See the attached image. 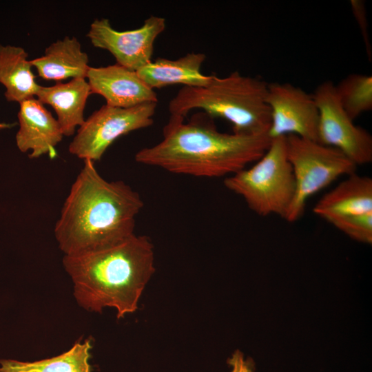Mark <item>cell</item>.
Masks as SVG:
<instances>
[{
    "label": "cell",
    "mask_w": 372,
    "mask_h": 372,
    "mask_svg": "<svg viewBox=\"0 0 372 372\" xmlns=\"http://www.w3.org/2000/svg\"><path fill=\"white\" fill-rule=\"evenodd\" d=\"M286 143L296 189L284 219L293 223L303 215L309 198L341 176L354 173L357 165L340 150L318 141L289 135Z\"/></svg>",
    "instance_id": "obj_6"
},
{
    "label": "cell",
    "mask_w": 372,
    "mask_h": 372,
    "mask_svg": "<svg viewBox=\"0 0 372 372\" xmlns=\"http://www.w3.org/2000/svg\"><path fill=\"white\" fill-rule=\"evenodd\" d=\"M165 28V19L158 16L146 19L137 29L125 31L115 30L108 19L101 18L90 24L87 37L95 48L110 52L116 63L136 72L152 61L154 42Z\"/></svg>",
    "instance_id": "obj_9"
},
{
    "label": "cell",
    "mask_w": 372,
    "mask_h": 372,
    "mask_svg": "<svg viewBox=\"0 0 372 372\" xmlns=\"http://www.w3.org/2000/svg\"><path fill=\"white\" fill-rule=\"evenodd\" d=\"M224 185L240 196L256 214H274L284 218L296 189L287 158L286 136L272 138L268 149L251 167L229 176Z\"/></svg>",
    "instance_id": "obj_5"
},
{
    "label": "cell",
    "mask_w": 372,
    "mask_h": 372,
    "mask_svg": "<svg viewBox=\"0 0 372 372\" xmlns=\"http://www.w3.org/2000/svg\"><path fill=\"white\" fill-rule=\"evenodd\" d=\"M228 363L233 366L231 372H253L254 363L251 358L244 360L243 354L237 350L228 360Z\"/></svg>",
    "instance_id": "obj_22"
},
{
    "label": "cell",
    "mask_w": 372,
    "mask_h": 372,
    "mask_svg": "<svg viewBox=\"0 0 372 372\" xmlns=\"http://www.w3.org/2000/svg\"><path fill=\"white\" fill-rule=\"evenodd\" d=\"M267 87L264 80L238 71L224 77L214 75L205 86L180 88L169 102L168 110L170 116L185 118L192 110L200 109L213 118L229 122L233 133L267 134L271 124Z\"/></svg>",
    "instance_id": "obj_4"
},
{
    "label": "cell",
    "mask_w": 372,
    "mask_h": 372,
    "mask_svg": "<svg viewBox=\"0 0 372 372\" xmlns=\"http://www.w3.org/2000/svg\"><path fill=\"white\" fill-rule=\"evenodd\" d=\"M327 221L355 240L372 242V211L334 217Z\"/></svg>",
    "instance_id": "obj_20"
},
{
    "label": "cell",
    "mask_w": 372,
    "mask_h": 372,
    "mask_svg": "<svg viewBox=\"0 0 372 372\" xmlns=\"http://www.w3.org/2000/svg\"><path fill=\"white\" fill-rule=\"evenodd\" d=\"M335 86L342 108L353 121L372 110L371 75L351 74Z\"/></svg>",
    "instance_id": "obj_19"
},
{
    "label": "cell",
    "mask_w": 372,
    "mask_h": 372,
    "mask_svg": "<svg viewBox=\"0 0 372 372\" xmlns=\"http://www.w3.org/2000/svg\"><path fill=\"white\" fill-rule=\"evenodd\" d=\"M28 54L19 46L0 45V83L6 87L8 102H21L34 98L40 87L32 72Z\"/></svg>",
    "instance_id": "obj_17"
},
{
    "label": "cell",
    "mask_w": 372,
    "mask_h": 372,
    "mask_svg": "<svg viewBox=\"0 0 372 372\" xmlns=\"http://www.w3.org/2000/svg\"><path fill=\"white\" fill-rule=\"evenodd\" d=\"M267 103L271 139L296 135L317 141L319 112L312 94L289 83L273 82L268 83Z\"/></svg>",
    "instance_id": "obj_10"
},
{
    "label": "cell",
    "mask_w": 372,
    "mask_h": 372,
    "mask_svg": "<svg viewBox=\"0 0 372 372\" xmlns=\"http://www.w3.org/2000/svg\"><path fill=\"white\" fill-rule=\"evenodd\" d=\"M158 144L136 152L137 163L196 177L232 175L257 161L268 149L267 134L242 135L219 132L205 112L188 122L170 116Z\"/></svg>",
    "instance_id": "obj_2"
},
{
    "label": "cell",
    "mask_w": 372,
    "mask_h": 372,
    "mask_svg": "<svg viewBox=\"0 0 372 372\" xmlns=\"http://www.w3.org/2000/svg\"><path fill=\"white\" fill-rule=\"evenodd\" d=\"M86 79L91 93L102 96L106 105L128 108L146 103H158V96L138 75L118 63L90 67Z\"/></svg>",
    "instance_id": "obj_11"
},
{
    "label": "cell",
    "mask_w": 372,
    "mask_h": 372,
    "mask_svg": "<svg viewBox=\"0 0 372 372\" xmlns=\"http://www.w3.org/2000/svg\"><path fill=\"white\" fill-rule=\"evenodd\" d=\"M157 103H146L128 108L104 105L94 112L76 130L69 152L93 162L101 158L120 136L151 126Z\"/></svg>",
    "instance_id": "obj_7"
},
{
    "label": "cell",
    "mask_w": 372,
    "mask_h": 372,
    "mask_svg": "<svg viewBox=\"0 0 372 372\" xmlns=\"http://www.w3.org/2000/svg\"><path fill=\"white\" fill-rule=\"evenodd\" d=\"M205 59V54L201 52H189L175 60L158 57L136 72L153 90L174 84L203 87L207 85L214 76L205 75L200 72Z\"/></svg>",
    "instance_id": "obj_14"
},
{
    "label": "cell",
    "mask_w": 372,
    "mask_h": 372,
    "mask_svg": "<svg viewBox=\"0 0 372 372\" xmlns=\"http://www.w3.org/2000/svg\"><path fill=\"white\" fill-rule=\"evenodd\" d=\"M10 126H12V125H10V124H6V123H0V130L4 129V128H8V127H10Z\"/></svg>",
    "instance_id": "obj_23"
},
{
    "label": "cell",
    "mask_w": 372,
    "mask_h": 372,
    "mask_svg": "<svg viewBox=\"0 0 372 372\" xmlns=\"http://www.w3.org/2000/svg\"><path fill=\"white\" fill-rule=\"evenodd\" d=\"M143 207L136 191L123 180H105L94 162L85 160L54 227L59 247L75 256L117 245L134 234Z\"/></svg>",
    "instance_id": "obj_1"
},
{
    "label": "cell",
    "mask_w": 372,
    "mask_h": 372,
    "mask_svg": "<svg viewBox=\"0 0 372 372\" xmlns=\"http://www.w3.org/2000/svg\"><path fill=\"white\" fill-rule=\"evenodd\" d=\"M19 105V128L16 134L18 149L23 153L31 152L30 158L45 154L54 158L55 147L64 136L56 118L35 97Z\"/></svg>",
    "instance_id": "obj_12"
},
{
    "label": "cell",
    "mask_w": 372,
    "mask_h": 372,
    "mask_svg": "<svg viewBox=\"0 0 372 372\" xmlns=\"http://www.w3.org/2000/svg\"><path fill=\"white\" fill-rule=\"evenodd\" d=\"M331 81L320 83L312 94L318 112L317 141L334 147L357 166L372 161V136L354 124L342 108Z\"/></svg>",
    "instance_id": "obj_8"
},
{
    "label": "cell",
    "mask_w": 372,
    "mask_h": 372,
    "mask_svg": "<svg viewBox=\"0 0 372 372\" xmlns=\"http://www.w3.org/2000/svg\"><path fill=\"white\" fill-rule=\"evenodd\" d=\"M351 6L353 15L360 28L368 57L371 59V46L367 29V21L364 3L360 0H351Z\"/></svg>",
    "instance_id": "obj_21"
},
{
    "label": "cell",
    "mask_w": 372,
    "mask_h": 372,
    "mask_svg": "<svg viewBox=\"0 0 372 372\" xmlns=\"http://www.w3.org/2000/svg\"><path fill=\"white\" fill-rule=\"evenodd\" d=\"M315 214L329 218L372 211V179L355 172L325 194L313 207Z\"/></svg>",
    "instance_id": "obj_16"
},
{
    "label": "cell",
    "mask_w": 372,
    "mask_h": 372,
    "mask_svg": "<svg viewBox=\"0 0 372 372\" xmlns=\"http://www.w3.org/2000/svg\"><path fill=\"white\" fill-rule=\"evenodd\" d=\"M91 340L77 341L68 351L35 362L0 360V372H91Z\"/></svg>",
    "instance_id": "obj_18"
},
{
    "label": "cell",
    "mask_w": 372,
    "mask_h": 372,
    "mask_svg": "<svg viewBox=\"0 0 372 372\" xmlns=\"http://www.w3.org/2000/svg\"><path fill=\"white\" fill-rule=\"evenodd\" d=\"M38 75L45 81L86 79L89 58L75 37H65L52 43L40 57L30 60Z\"/></svg>",
    "instance_id": "obj_15"
},
{
    "label": "cell",
    "mask_w": 372,
    "mask_h": 372,
    "mask_svg": "<svg viewBox=\"0 0 372 372\" xmlns=\"http://www.w3.org/2000/svg\"><path fill=\"white\" fill-rule=\"evenodd\" d=\"M63 265L73 283L78 304L101 313L114 308L118 319L134 312L155 271L154 246L135 234L114 246L85 254L66 256Z\"/></svg>",
    "instance_id": "obj_3"
},
{
    "label": "cell",
    "mask_w": 372,
    "mask_h": 372,
    "mask_svg": "<svg viewBox=\"0 0 372 372\" xmlns=\"http://www.w3.org/2000/svg\"><path fill=\"white\" fill-rule=\"evenodd\" d=\"M92 94L86 79H72L67 83L57 82L52 86H40L37 99L50 105L64 136L74 135L85 121L84 110Z\"/></svg>",
    "instance_id": "obj_13"
}]
</instances>
